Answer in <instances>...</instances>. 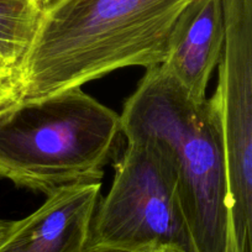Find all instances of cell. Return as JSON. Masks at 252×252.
Instances as JSON below:
<instances>
[{"label": "cell", "mask_w": 252, "mask_h": 252, "mask_svg": "<svg viewBox=\"0 0 252 252\" xmlns=\"http://www.w3.org/2000/svg\"><path fill=\"white\" fill-rule=\"evenodd\" d=\"M190 1L52 0L24 62L20 99L78 88L125 67L159 66Z\"/></svg>", "instance_id": "1"}, {"label": "cell", "mask_w": 252, "mask_h": 252, "mask_svg": "<svg viewBox=\"0 0 252 252\" xmlns=\"http://www.w3.org/2000/svg\"><path fill=\"white\" fill-rule=\"evenodd\" d=\"M126 140H147L166 155L197 252H234L221 114L217 96L197 100L159 66L124 105Z\"/></svg>", "instance_id": "2"}, {"label": "cell", "mask_w": 252, "mask_h": 252, "mask_svg": "<svg viewBox=\"0 0 252 252\" xmlns=\"http://www.w3.org/2000/svg\"><path fill=\"white\" fill-rule=\"evenodd\" d=\"M121 116L78 88L0 109V178L46 195L100 182L115 161Z\"/></svg>", "instance_id": "3"}, {"label": "cell", "mask_w": 252, "mask_h": 252, "mask_svg": "<svg viewBox=\"0 0 252 252\" xmlns=\"http://www.w3.org/2000/svg\"><path fill=\"white\" fill-rule=\"evenodd\" d=\"M110 190L100 200L86 250L197 252L166 155L147 140H126Z\"/></svg>", "instance_id": "4"}, {"label": "cell", "mask_w": 252, "mask_h": 252, "mask_svg": "<svg viewBox=\"0 0 252 252\" xmlns=\"http://www.w3.org/2000/svg\"><path fill=\"white\" fill-rule=\"evenodd\" d=\"M226 41L215 91L221 114L234 252H252V0H224Z\"/></svg>", "instance_id": "5"}, {"label": "cell", "mask_w": 252, "mask_h": 252, "mask_svg": "<svg viewBox=\"0 0 252 252\" xmlns=\"http://www.w3.org/2000/svg\"><path fill=\"white\" fill-rule=\"evenodd\" d=\"M100 190V182H88L51 193L37 210L15 221L0 252H84Z\"/></svg>", "instance_id": "6"}, {"label": "cell", "mask_w": 252, "mask_h": 252, "mask_svg": "<svg viewBox=\"0 0 252 252\" xmlns=\"http://www.w3.org/2000/svg\"><path fill=\"white\" fill-rule=\"evenodd\" d=\"M226 41L224 0H192L177 20L161 69L203 100Z\"/></svg>", "instance_id": "7"}, {"label": "cell", "mask_w": 252, "mask_h": 252, "mask_svg": "<svg viewBox=\"0 0 252 252\" xmlns=\"http://www.w3.org/2000/svg\"><path fill=\"white\" fill-rule=\"evenodd\" d=\"M45 5L42 0H0V58L20 78Z\"/></svg>", "instance_id": "8"}, {"label": "cell", "mask_w": 252, "mask_h": 252, "mask_svg": "<svg viewBox=\"0 0 252 252\" xmlns=\"http://www.w3.org/2000/svg\"><path fill=\"white\" fill-rule=\"evenodd\" d=\"M20 99V74L0 58V109Z\"/></svg>", "instance_id": "9"}, {"label": "cell", "mask_w": 252, "mask_h": 252, "mask_svg": "<svg viewBox=\"0 0 252 252\" xmlns=\"http://www.w3.org/2000/svg\"><path fill=\"white\" fill-rule=\"evenodd\" d=\"M15 221H8V220L0 219V245L3 244L4 240L8 237L10 231L13 230Z\"/></svg>", "instance_id": "10"}, {"label": "cell", "mask_w": 252, "mask_h": 252, "mask_svg": "<svg viewBox=\"0 0 252 252\" xmlns=\"http://www.w3.org/2000/svg\"><path fill=\"white\" fill-rule=\"evenodd\" d=\"M84 252H130V251H124V250H118V249H92V250H86Z\"/></svg>", "instance_id": "11"}, {"label": "cell", "mask_w": 252, "mask_h": 252, "mask_svg": "<svg viewBox=\"0 0 252 252\" xmlns=\"http://www.w3.org/2000/svg\"><path fill=\"white\" fill-rule=\"evenodd\" d=\"M42 1H43V3H45V4H48V3H50V1H52V0H42Z\"/></svg>", "instance_id": "12"}]
</instances>
